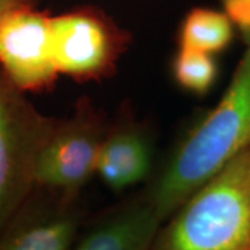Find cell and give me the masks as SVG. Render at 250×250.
Masks as SVG:
<instances>
[{
    "mask_svg": "<svg viewBox=\"0 0 250 250\" xmlns=\"http://www.w3.org/2000/svg\"><path fill=\"white\" fill-rule=\"evenodd\" d=\"M250 146V47L223 98L179 143L145 193L164 223L193 192Z\"/></svg>",
    "mask_w": 250,
    "mask_h": 250,
    "instance_id": "obj_1",
    "label": "cell"
},
{
    "mask_svg": "<svg viewBox=\"0 0 250 250\" xmlns=\"http://www.w3.org/2000/svg\"><path fill=\"white\" fill-rule=\"evenodd\" d=\"M150 250H250V146L161 224Z\"/></svg>",
    "mask_w": 250,
    "mask_h": 250,
    "instance_id": "obj_2",
    "label": "cell"
},
{
    "mask_svg": "<svg viewBox=\"0 0 250 250\" xmlns=\"http://www.w3.org/2000/svg\"><path fill=\"white\" fill-rule=\"evenodd\" d=\"M53 120L0 70V232L35 190L36 157Z\"/></svg>",
    "mask_w": 250,
    "mask_h": 250,
    "instance_id": "obj_3",
    "label": "cell"
},
{
    "mask_svg": "<svg viewBox=\"0 0 250 250\" xmlns=\"http://www.w3.org/2000/svg\"><path fill=\"white\" fill-rule=\"evenodd\" d=\"M106 134L102 118L86 99L71 117L54 118L35 163V189L75 202L95 174L96 159Z\"/></svg>",
    "mask_w": 250,
    "mask_h": 250,
    "instance_id": "obj_4",
    "label": "cell"
},
{
    "mask_svg": "<svg viewBox=\"0 0 250 250\" xmlns=\"http://www.w3.org/2000/svg\"><path fill=\"white\" fill-rule=\"evenodd\" d=\"M52 39L59 74L88 82L116 72L129 35L98 7H78L52 16Z\"/></svg>",
    "mask_w": 250,
    "mask_h": 250,
    "instance_id": "obj_5",
    "label": "cell"
},
{
    "mask_svg": "<svg viewBox=\"0 0 250 250\" xmlns=\"http://www.w3.org/2000/svg\"><path fill=\"white\" fill-rule=\"evenodd\" d=\"M0 70L24 93L50 89L59 75L52 14L25 6L0 16Z\"/></svg>",
    "mask_w": 250,
    "mask_h": 250,
    "instance_id": "obj_6",
    "label": "cell"
},
{
    "mask_svg": "<svg viewBox=\"0 0 250 250\" xmlns=\"http://www.w3.org/2000/svg\"><path fill=\"white\" fill-rule=\"evenodd\" d=\"M83 225L75 202L35 189L0 232V250H70Z\"/></svg>",
    "mask_w": 250,
    "mask_h": 250,
    "instance_id": "obj_7",
    "label": "cell"
},
{
    "mask_svg": "<svg viewBox=\"0 0 250 250\" xmlns=\"http://www.w3.org/2000/svg\"><path fill=\"white\" fill-rule=\"evenodd\" d=\"M163 224L147 195L107 208L78 233L70 250H150Z\"/></svg>",
    "mask_w": 250,
    "mask_h": 250,
    "instance_id": "obj_8",
    "label": "cell"
},
{
    "mask_svg": "<svg viewBox=\"0 0 250 250\" xmlns=\"http://www.w3.org/2000/svg\"><path fill=\"white\" fill-rule=\"evenodd\" d=\"M152 166V149L146 135L136 126L123 125L103 136L95 174L114 190L134 187L147 177Z\"/></svg>",
    "mask_w": 250,
    "mask_h": 250,
    "instance_id": "obj_9",
    "label": "cell"
},
{
    "mask_svg": "<svg viewBox=\"0 0 250 250\" xmlns=\"http://www.w3.org/2000/svg\"><path fill=\"white\" fill-rule=\"evenodd\" d=\"M233 27L229 17L218 10L196 7L188 13L179 28V47L217 54L232 42Z\"/></svg>",
    "mask_w": 250,
    "mask_h": 250,
    "instance_id": "obj_10",
    "label": "cell"
},
{
    "mask_svg": "<svg viewBox=\"0 0 250 250\" xmlns=\"http://www.w3.org/2000/svg\"><path fill=\"white\" fill-rule=\"evenodd\" d=\"M218 65L213 54L179 47L172 60V77L182 89L193 95H206L213 88Z\"/></svg>",
    "mask_w": 250,
    "mask_h": 250,
    "instance_id": "obj_11",
    "label": "cell"
},
{
    "mask_svg": "<svg viewBox=\"0 0 250 250\" xmlns=\"http://www.w3.org/2000/svg\"><path fill=\"white\" fill-rule=\"evenodd\" d=\"M223 11L232 21L243 42L250 47V0H218Z\"/></svg>",
    "mask_w": 250,
    "mask_h": 250,
    "instance_id": "obj_12",
    "label": "cell"
},
{
    "mask_svg": "<svg viewBox=\"0 0 250 250\" xmlns=\"http://www.w3.org/2000/svg\"><path fill=\"white\" fill-rule=\"evenodd\" d=\"M38 0H0V16L10 10L25 7V6H36Z\"/></svg>",
    "mask_w": 250,
    "mask_h": 250,
    "instance_id": "obj_13",
    "label": "cell"
}]
</instances>
